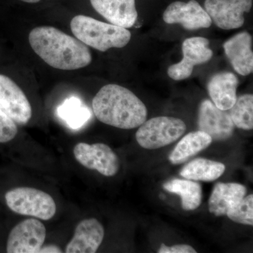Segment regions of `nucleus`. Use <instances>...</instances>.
I'll use <instances>...</instances> for the list:
<instances>
[{
    "label": "nucleus",
    "instance_id": "7",
    "mask_svg": "<svg viewBox=\"0 0 253 253\" xmlns=\"http://www.w3.org/2000/svg\"><path fill=\"white\" fill-rule=\"evenodd\" d=\"M45 226L36 218L18 223L10 231L6 242L8 253H37L45 241Z\"/></svg>",
    "mask_w": 253,
    "mask_h": 253
},
{
    "label": "nucleus",
    "instance_id": "27",
    "mask_svg": "<svg viewBox=\"0 0 253 253\" xmlns=\"http://www.w3.org/2000/svg\"><path fill=\"white\" fill-rule=\"evenodd\" d=\"M23 2L28 3V4H36V3L39 2L41 0H21Z\"/></svg>",
    "mask_w": 253,
    "mask_h": 253
},
{
    "label": "nucleus",
    "instance_id": "25",
    "mask_svg": "<svg viewBox=\"0 0 253 253\" xmlns=\"http://www.w3.org/2000/svg\"><path fill=\"white\" fill-rule=\"evenodd\" d=\"M158 253H196V251L189 245H176L168 247L165 244L161 245L158 250Z\"/></svg>",
    "mask_w": 253,
    "mask_h": 253
},
{
    "label": "nucleus",
    "instance_id": "26",
    "mask_svg": "<svg viewBox=\"0 0 253 253\" xmlns=\"http://www.w3.org/2000/svg\"><path fill=\"white\" fill-rule=\"evenodd\" d=\"M39 253H63L62 250L60 249L59 246L56 245H48V246H43L40 250Z\"/></svg>",
    "mask_w": 253,
    "mask_h": 253
},
{
    "label": "nucleus",
    "instance_id": "2",
    "mask_svg": "<svg viewBox=\"0 0 253 253\" xmlns=\"http://www.w3.org/2000/svg\"><path fill=\"white\" fill-rule=\"evenodd\" d=\"M92 109L101 123L124 129L141 126L148 115L146 106L132 91L116 84L100 89L92 100Z\"/></svg>",
    "mask_w": 253,
    "mask_h": 253
},
{
    "label": "nucleus",
    "instance_id": "15",
    "mask_svg": "<svg viewBox=\"0 0 253 253\" xmlns=\"http://www.w3.org/2000/svg\"><path fill=\"white\" fill-rule=\"evenodd\" d=\"M96 11L111 24L129 28L137 20L135 0H90Z\"/></svg>",
    "mask_w": 253,
    "mask_h": 253
},
{
    "label": "nucleus",
    "instance_id": "13",
    "mask_svg": "<svg viewBox=\"0 0 253 253\" xmlns=\"http://www.w3.org/2000/svg\"><path fill=\"white\" fill-rule=\"evenodd\" d=\"M104 238L102 224L95 218L80 221L74 235L65 249L66 253H94Z\"/></svg>",
    "mask_w": 253,
    "mask_h": 253
},
{
    "label": "nucleus",
    "instance_id": "24",
    "mask_svg": "<svg viewBox=\"0 0 253 253\" xmlns=\"http://www.w3.org/2000/svg\"><path fill=\"white\" fill-rule=\"evenodd\" d=\"M17 133L16 123L0 110V143L13 140Z\"/></svg>",
    "mask_w": 253,
    "mask_h": 253
},
{
    "label": "nucleus",
    "instance_id": "16",
    "mask_svg": "<svg viewBox=\"0 0 253 253\" xmlns=\"http://www.w3.org/2000/svg\"><path fill=\"white\" fill-rule=\"evenodd\" d=\"M239 80L234 73L214 74L208 83V90L213 104L222 111H228L235 104Z\"/></svg>",
    "mask_w": 253,
    "mask_h": 253
},
{
    "label": "nucleus",
    "instance_id": "22",
    "mask_svg": "<svg viewBox=\"0 0 253 253\" xmlns=\"http://www.w3.org/2000/svg\"><path fill=\"white\" fill-rule=\"evenodd\" d=\"M229 110L234 126L246 130L253 129V94H244L237 98L235 104Z\"/></svg>",
    "mask_w": 253,
    "mask_h": 253
},
{
    "label": "nucleus",
    "instance_id": "6",
    "mask_svg": "<svg viewBox=\"0 0 253 253\" xmlns=\"http://www.w3.org/2000/svg\"><path fill=\"white\" fill-rule=\"evenodd\" d=\"M73 154L82 166L96 170L103 175L113 176L119 170L120 161L117 155L108 145L102 143H78L75 146Z\"/></svg>",
    "mask_w": 253,
    "mask_h": 253
},
{
    "label": "nucleus",
    "instance_id": "21",
    "mask_svg": "<svg viewBox=\"0 0 253 253\" xmlns=\"http://www.w3.org/2000/svg\"><path fill=\"white\" fill-rule=\"evenodd\" d=\"M60 117L73 129L81 127L90 118V112L87 108L76 97L66 99L58 109Z\"/></svg>",
    "mask_w": 253,
    "mask_h": 253
},
{
    "label": "nucleus",
    "instance_id": "17",
    "mask_svg": "<svg viewBox=\"0 0 253 253\" xmlns=\"http://www.w3.org/2000/svg\"><path fill=\"white\" fill-rule=\"evenodd\" d=\"M246 194L244 185L236 183H217L209 200V211L214 215H226L231 208L241 202Z\"/></svg>",
    "mask_w": 253,
    "mask_h": 253
},
{
    "label": "nucleus",
    "instance_id": "9",
    "mask_svg": "<svg viewBox=\"0 0 253 253\" xmlns=\"http://www.w3.org/2000/svg\"><path fill=\"white\" fill-rule=\"evenodd\" d=\"M0 110L16 124L24 126L32 118L27 96L11 78L0 74Z\"/></svg>",
    "mask_w": 253,
    "mask_h": 253
},
{
    "label": "nucleus",
    "instance_id": "20",
    "mask_svg": "<svg viewBox=\"0 0 253 253\" xmlns=\"http://www.w3.org/2000/svg\"><path fill=\"white\" fill-rule=\"evenodd\" d=\"M163 188L168 192L181 196V207L185 211H194L201 204L202 190L199 183L175 179L165 183Z\"/></svg>",
    "mask_w": 253,
    "mask_h": 253
},
{
    "label": "nucleus",
    "instance_id": "19",
    "mask_svg": "<svg viewBox=\"0 0 253 253\" xmlns=\"http://www.w3.org/2000/svg\"><path fill=\"white\" fill-rule=\"evenodd\" d=\"M225 166L222 163L197 158L181 169L180 175L189 180L212 181L222 175Z\"/></svg>",
    "mask_w": 253,
    "mask_h": 253
},
{
    "label": "nucleus",
    "instance_id": "5",
    "mask_svg": "<svg viewBox=\"0 0 253 253\" xmlns=\"http://www.w3.org/2000/svg\"><path fill=\"white\" fill-rule=\"evenodd\" d=\"M186 130L185 123L179 118L160 116L139 126L136 139L144 149H157L174 142Z\"/></svg>",
    "mask_w": 253,
    "mask_h": 253
},
{
    "label": "nucleus",
    "instance_id": "23",
    "mask_svg": "<svg viewBox=\"0 0 253 253\" xmlns=\"http://www.w3.org/2000/svg\"><path fill=\"white\" fill-rule=\"evenodd\" d=\"M226 215L231 220L239 224L253 225V195L241 200L235 207L231 208Z\"/></svg>",
    "mask_w": 253,
    "mask_h": 253
},
{
    "label": "nucleus",
    "instance_id": "3",
    "mask_svg": "<svg viewBox=\"0 0 253 253\" xmlns=\"http://www.w3.org/2000/svg\"><path fill=\"white\" fill-rule=\"evenodd\" d=\"M70 26L77 39L103 52L112 48L124 47L131 40V33L126 28L84 15L73 17Z\"/></svg>",
    "mask_w": 253,
    "mask_h": 253
},
{
    "label": "nucleus",
    "instance_id": "4",
    "mask_svg": "<svg viewBox=\"0 0 253 253\" xmlns=\"http://www.w3.org/2000/svg\"><path fill=\"white\" fill-rule=\"evenodd\" d=\"M5 201L8 208L21 215L49 220L56 212L53 198L41 190L31 187L15 188L6 193Z\"/></svg>",
    "mask_w": 253,
    "mask_h": 253
},
{
    "label": "nucleus",
    "instance_id": "10",
    "mask_svg": "<svg viewBox=\"0 0 253 253\" xmlns=\"http://www.w3.org/2000/svg\"><path fill=\"white\" fill-rule=\"evenodd\" d=\"M253 0H206L205 10L218 28L232 30L244 24L245 13L249 12Z\"/></svg>",
    "mask_w": 253,
    "mask_h": 253
},
{
    "label": "nucleus",
    "instance_id": "8",
    "mask_svg": "<svg viewBox=\"0 0 253 253\" xmlns=\"http://www.w3.org/2000/svg\"><path fill=\"white\" fill-rule=\"evenodd\" d=\"M209 44L207 38L203 37L186 39L182 44V59L168 68V76L176 81L189 78L195 66L204 64L212 59L213 52L209 48Z\"/></svg>",
    "mask_w": 253,
    "mask_h": 253
},
{
    "label": "nucleus",
    "instance_id": "11",
    "mask_svg": "<svg viewBox=\"0 0 253 253\" xmlns=\"http://www.w3.org/2000/svg\"><path fill=\"white\" fill-rule=\"evenodd\" d=\"M163 18L168 24H180L189 31L208 28L212 23L206 10L196 0L174 1L165 10Z\"/></svg>",
    "mask_w": 253,
    "mask_h": 253
},
{
    "label": "nucleus",
    "instance_id": "12",
    "mask_svg": "<svg viewBox=\"0 0 253 253\" xmlns=\"http://www.w3.org/2000/svg\"><path fill=\"white\" fill-rule=\"evenodd\" d=\"M198 126L199 130L207 133L215 141L229 139L234 129L229 113L218 109L208 99L203 101L200 106Z\"/></svg>",
    "mask_w": 253,
    "mask_h": 253
},
{
    "label": "nucleus",
    "instance_id": "18",
    "mask_svg": "<svg viewBox=\"0 0 253 253\" xmlns=\"http://www.w3.org/2000/svg\"><path fill=\"white\" fill-rule=\"evenodd\" d=\"M212 141L211 136L204 131L199 130L190 132L176 144L169 156V161L173 165L186 162L190 158L206 149Z\"/></svg>",
    "mask_w": 253,
    "mask_h": 253
},
{
    "label": "nucleus",
    "instance_id": "1",
    "mask_svg": "<svg viewBox=\"0 0 253 253\" xmlns=\"http://www.w3.org/2000/svg\"><path fill=\"white\" fill-rule=\"evenodd\" d=\"M28 41L34 52L56 69L75 71L86 67L92 61V55L86 44L52 26L33 28Z\"/></svg>",
    "mask_w": 253,
    "mask_h": 253
},
{
    "label": "nucleus",
    "instance_id": "14",
    "mask_svg": "<svg viewBox=\"0 0 253 253\" xmlns=\"http://www.w3.org/2000/svg\"><path fill=\"white\" fill-rule=\"evenodd\" d=\"M224 52L236 72L249 76L253 71V38L247 32H242L224 42Z\"/></svg>",
    "mask_w": 253,
    "mask_h": 253
}]
</instances>
